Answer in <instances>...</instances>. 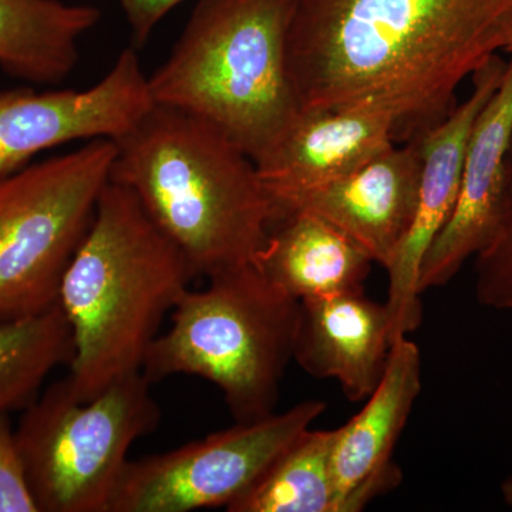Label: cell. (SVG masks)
<instances>
[{
    "instance_id": "obj_1",
    "label": "cell",
    "mask_w": 512,
    "mask_h": 512,
    "mask_svg": "<svg viewBox=\"0 0 512 512\" xmlns=\"http://www.w3.org/2000/svg\"><path fill=\"white\" fill-rule=\"evenodd\" d=\"M512 53V0H296L289 79L303 111L369 109L412 143L457 109V90Z\"/></svg>"
},
{
    "instance_id": "obj_2",
    "label": "cell",
    "mask_w": 512,
    "mask_h": 512,
    "mask_svg": "<svg viewBox=\"0 0 512 512\" xmlns=\"http://www.w3.org/2000/svg\"><path fill=\"white\" fill-rule=\"evenodd\" d=\"M110 181L128 188L197 276L252 264L274 202L255 161L197 117L154 106L117 140Z\"/></svg>"
},
{
    "instance_id": "obj_3",
    "label": "cell",
    "mask_w": 512,
    "mask_h": 512,
    "mask_svg": "<svg viewBox=\"0 0 512 512\" xmlns=\"http://www.w3.org/2000/svg\"><path fill=\"white\" fill-rule=\"evenodd\" d=\"M194 278L190 261L136 195L109 181L57 301L72 328L66 377L76 399L86 402L141 372L161 323Z\"/></svg>"
},
{
    "instance_id": "obj_4",
    "label": "cell",
    "mask_w": 512,
    "mask_h": 512,
    "mask_svg": "<svg viewBox=\"0 0 512 512\" xmlns=\"http://www.w3.org/2000/svg\"><path fill=\"white\" fill-rule=\"evenodd\" d=\"M296 0H200L148 77L156 104L197 117L258 161L301 114L286 40Z\"/></svg>"
},
{
    "instance_id": "obj_5",
    "label": "cell",
    "mask_w": 512,
    "mask_h": 512,
    "mask_svg": "<svg viewBox=\"0 0 512 512\" xmlns=\"http://www.w3.org/2000/svg\"><path fill=\"white\" fill-rule=\"evenodd\" d=\"M299 303L254 262L212 275L207 288L181 296L141 373L151 384L201 377L221 390L235 421L264 419L293 360Z\"/></svg>"
},
{
    "instance_id": "obj_6",
    "label": "cell",
    "mask_w": 512,
    "mask_h": 512,
    "mask_svg": "<svg viewBox=\"0 0 512 512\" xmlns=\"http://www.w3.org/2000/svg\"><path fill=\"white\" fill-rule=\"evenodd\" d=\"M160 419L141 372L86 402L76 399L67 377L45 387L15 429L37 512H110L131 446Z\"/></svg>"
},
{
    "instance_id": "obj_7",
    "label": "cell",
    "mask_w": 512,
    "mask_h": 512,
    "mask_svg": "<svg viewBox=\"0 0 512 512\" xmlns=\"http://www.w3.org/2000/svg\"><path fill=\"white\" fill-rule=\"evenodd\" d=\"M116 157L113 140L0 177V326L59 301L64 272L92 224Z\"/></svg>"
},
{
    "instance_id": "obj_8",
    "label": "cell",
    "mask_w": 512,
    "mask_h": 512,
    "mask_svg": "<svg viewBox=\"0 0 512 512\" xmlns=\"http://www.w3.org/2000/svg\"><path fill=\"white\" fill-rule=\"evenodd\" d=\"M328 404L306 400L184 446L128 461L110 512H191L231 507L315 423Z\"/></svg>"
},
{
    "instance_id": "obj_9",
    "label": "cell",
    "mask_w": 512,
    "mask_h": 512,
    "mask_svg": "<svg viewBox=\"0 0 512 512\" xmlns=\"http://www.w3.org/2000/svg\"><path fill=\"white\" fill-rule=\"evenodd\" d=\"M136 50L86 90L0 92V177L22 170L43 151L77 140H117L153 107Z\"/></svg>"
},
{
    "instance_id": "obj_10",
    "label": "cell",
    "mask_w": 512,
    "mask_h": 512,
    "mask_svg": "<svg viewBox=\"0 0 512 512\" xmlns=\"http://www.w3.org/2000/svg\"><path fill=\"white\" fill-rule=\"evenodd\" d=\"M505 67L507 62L500 56L491 57L473 74L471 96L458 104L440 126L417 140L423 167L416 214L399 251L386 269L389 289L384 303L390 313L393 342L409 336L421 325V264L456 208L471 131L478 114L503 82Z\"/></svg>"
},
{
    "instance_id": "obj_11",
    "label": "cell",
    "mask_w": 512,
    "mask_h": 512,
    "mask_svg": "<svg viewBox=\"0 0 512 512\" xmlns=\"http://www.w3.org/2000/svg\"><path fill=\"white\" fill-rule=\"evenodd\" d=\"M421 167L419 141L394 146L356 173L285 202L276 218L285 212H312L387 269L412 227Z\"/></svg>"
},
{
    "instance_id": "obj_12",
    "label": "cell",
    "mask_w": 512,
    "mask_h": 512,
    "mask_svg": "<svg viewBox=\"0 0 512 512\" xmlns=\"http://www.w3.org/2000/svg\"><path fill=\"white\" fill-rule=\"evenodd\" d=\"M420 393V349L402 336L394 340L386 372L363 409L336 429L332 473L338 512L365 510L400 484L402 471L392 454Z\"/></svg>"
},
{
    "instance_id": "obj_13",
    "label": "cell",
    "mask_w": 512,
    "mask_h": 512,
    "mask_svg": "<svg viewBox=\"0 0 512 512\" xmlns=\"http://www.w3.org/2000/svg\"><path fill=\"white\" fill-rule=\"evenodd\" d=\"M511 140L512 57L503 82L474 123L456 208L421 264V293L447 285L467 259L477 255L493 237L503 208L505 161Z\"/></svg>"
},
{
    "instance_id": "obj_14",
    "label": "cell",
    "mask_w": 512,
    "mask_h": 512,
    "mask_svg": "<svg viewBox=\"0 0 512 512\" xmlns=\"http://www.w3.org/2000/svg\"><path fill=\"white\" fill-rule=\"evenodd\" d=\"M394 144L393 121L380 111L301 110L255 164L276 211L303 192L356 173Z\"/></svg>"
},
{
    "instance_id": "obj_15",
    "label": "cell",
    "mask_w": 512,
    "mask_h": 512,
    "mask_svg": "<svg viewBox=\"0 0 512 512\" xmlns=\"http://www.w3.org/2000/svg\"><path fill=\"white\" fill-rule=\"evenodd\" d=\"M392 345L389 309L365 288L299 303L293 360L316 379L338 380L350 402L375 392Z\"/></svg>"
},
{
    "instance_id": "obj_16",
    "label": "cell",
    "mask_w": 512,
    "mask_h": 512,
    "mask_svg": "<svg viewBox=\"0 0 512 512\" xmlns=\"http://www.w3.org/2000/svg\"><path fill=\"white\" fill-rule=\"evenodd\" d=\"M254 264L302 301L365 288L373 259L330 222L298 210L276 218Z\"/></svg>"
},
{
    "instance_id": "obj_17",
    "label": "cell",
    "mask_w": 512,
    "mask_h": 512,
    "mask_svg": "<svg viewBox=\"0 0 512 512\" xmlns=\"http://www.w3.org/2000/svg\"><path fill=\"white\" fill-rule=\"evenodd\" d=\"M100 10L62 0H0V67L30 83H57L79 60Z\"/></svg>"
},
{
    "instance_id": "obj_18",
    "label": "cell",
    "mask_w": 512,
    "mask_h": 512,
    "mask_svg": "<svg viewBox=\"0 0 512 512\" xmlns=\"http://www.w3.org/2000/svg\"><path fill=\"white\" fill-rule=\"evenodd\" d=\"M335 430H305L228 512H338Z\"/></svg>"
},
{
    "instance_id": "obj_19",
    "label": "cell",
    "mask_w": 512,
    "mask_h": 512,
    "mask_svg": "<svg viewBox=\"0 0 512 512\" xmlns=\"http://www.w3.org/2000/svg\"><path fill=\"white\" fill-rule=\"evenodd\" d=\"M74 356L72 328L59 302L40 315L0 326V416L22 412L47 377Z\"/></svg>"
},
{
    "instance_id": "obj_20",
    "label": "cell",
    "mask_w": 512,
    "mask_h": 512,
    "mask_svg": "<svg viewBox=\"0 0 512 512\" xmlns=\"http://www.w3.org/2000/svg\"><path fill=\"white\" fill-rule=\"evenodd\" d=\"M503 208L493 237L476 255V299L495 311H512V140L507 153Z\"/></svg>"
},
{
    "instance_id": "obj_21",
    "label": "cell",
    "mask_w": 512,
    "mask_h": 512,
    "mask_svg": "<svg viewBox=\"0 0 512 512\" xmlns=\"http://www.w3.org/2000/svg\"><path fill=\"white\" fill-rule=\"evenodd\" d=\"M0 512H37L9 416H0Z\"/></svg>"
},
{
    "instance_id": "obj_22",
    "label": "cell",
    "mask_w": 512,
    "mask_h": 512,
    "mask_svg": "<svg viewBox=\"0 0 512 512\" xmlns=\"http://www.w3.org/2000/svg\"><path fill=\"white\" fill-rule=\"evenodd\" d=\"M184 0H119L121 9L128 20L134 42L143 45L153 30Z\"/></svg>"
},
{
    "instance_id": "obj_23",
    "label": "cell",
    "mask_w": 512,
    "mask_h": 512,
    "mask_svg": "<svg viewBox=\"0 0 512 512\" xmlns=\"http://www.w3.org/2000/svg\"><path fill=\"white\" fill-rule=\"evenodd\" d=\"M501 495H503L504 503L512 510V474L501 483Z\"/></svg>"
}]
</instances>
